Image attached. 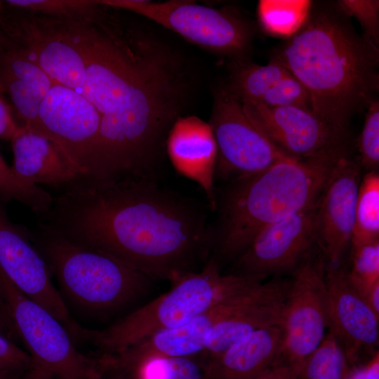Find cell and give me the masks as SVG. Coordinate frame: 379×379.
Instances as JSON below:
<instances>
[{"mask_svg": "<svg viewBox=\"0 0 379 379\" xmlns=\"http://www.w3.org/2000/svg\"><path fill=\"white\" fill-rule=\"evenodd\" d=\"M198 79L194 65L171 42L150 26L121 17L89 57L82 88L101 117L96 166L116 175L156 168Z\"/></svg>", "mask_w": 379, "mask_h": 379, "instance_id": "1", "label": "cell"}, {"mask_svg": "<svg viewBox=\"0 0 379 379\" xmlns=\"http://www.w3.org/2000/svg\"><path fill=\"white\" fill-rule=\"evenodd\" d=\"M38 218L37 226L72 244L171 284L200 271L213 251V233L201 208L153 179L80 178Z\"/></svg>", "mask_w": 379, "mask_h": 379, "instance_id": "2", "label": "cell"}, {"mask_svg": "<svg viewBox=\"0 0 379 379\" xmlns=\"http://www.w3.org/2000/svg\"><path fill=\"white\" fill-rule=\"evenodd\" d=\"M350 20L335 1L312 2L302 27L270 60L307 88L315 116L343 131L379 91V48Z\"/></svg>", "mask_w": 379, "mask_h": 379, "instance_id": "3", "label": "cell"}, {"mask_svg": "<svg viewBox=\"0 0 379 379\" xmlns=\"http://www.w3.org/2000/svg\"><path fill=\"white\" fill-rule=\"evenodd\" d=\"M340 158L289 159L235 178L222 201L213 234L212 257L220 267L234 261L262 228L317 202Z\"/></svg>", "mask_w": 379, "mask_h": 379, "instance_id": "4", "label": "cell"}, {"mask_svg": "<svg viewBox=\"0 0 379 379\" xmlns=\"http://www.w3.org/2000/svg\"><path fill=\"white\" fill-rule=\"evenodd\" d=\"M30 239L60 289L74 305L98 317L116 314L150 291L152 280L103 253L36 227Z\"/></svg>", "mask_w": 379, "mask_h": 379, "instance_id": "5", "label": "cell"}, {"mask_svg": "<svg viewBox=\"0 0 379 379\" xmlns=\"http://www.w3.org/2000/svg\"><path fill=\"white\" fill-rule=\"evenodd\" d=\"M220 269L211 257L200 271L181 278L169 291L109 326L87 329L84 341L95 347L96 354L115 352L152 333L187 324L262 282L223 274Z\"/></svg>", "mask_w": 379, "mask_h": 379, "instance_id": "6", "label": "cell"}, {"mask_svg": "<svg viewBox=\"0 0 379 379\" xmlns=\"http://www.w3.org/2000/svg\"><path fill=\"white\" fill-rule=\"evenodd\" d=\"M99 1L149 20L229 62L251 60L256 27L235 8H214L189 0Z\"/></svg>", "mask_w": 379, "mask_h": 379, "instance_id": "7", "label": "cell"}, {"mask_svg": "<svg viewBox=\"0 0 379 379\" xmlns=\"http://www.w3.org/2000/svg\"><path fill=\"white\" fill-rule=\"evenodd\" d=\"M0 293L13 333L33 364L56 379H100L97 357L86 355L65 327L22 293L0 270Z\"/></svg>", "mask_w": 379, "mask_h": 379, "instance_id": "8", "label": "cell"}, {"mask_svg": "<svg viewBox=\"0 0 379 379\" xmlns=\"http://www.w3.org/2000/svg\"><path fill=\"white\" fill-rule=\"evenodd\" d=\"M326 260L317 244L292 272L281 326L283 342L274 364L290 368L295 378L324 340L328 326Z\"/></svg>", "mask_w": 379, "mask_h": 379, "instance_id": "9", "label": "cell"}, {"mask_svg": "<svg viewBox=\"0 0 379 379\" xmlns=\"http://www.w3.org/2000/svg\"><path fill=\"white\" fill-rule=\"evenodd\" d=\"M72 25L69 20L5 4L0 16L2 33L22 48L55 83L81 93L86 65Z\"/></svg>", "mask_w": 379, "mask_h": 379, "instance_id": "10", "label": "cell"}, {"mask_svg": "<svg viewBox=\"0 0 379 379\" xmlns=\"http://www.w3.org/2000/svg\"><path fill=\"white\" fill-rule=\"evenodd\" d=\"M213 100L208 124L217 145L215 174L224 178L231 175L237 178L294 159L279 149L254 125L225 82L214 88Z\"/></svg>", "mask_w": 379, "mask_h": 379, "instance_id": "11", "label": "cell"}, {"mask_svg": "<svg viewBox=\"0 0 379 379\" xmlns=\"http://www.w3.org/2000/svg\"><path fill=\"white\" fill-rule=\"evenodd\" d=\"M241 104L254 125L294 159L340 158L353 154L351 132L330 126L312 111L295 107H269L258 102Z\"/></svg>", "mask_w": 379, "mask_h": 379, "instance_id": "12", "label": "cell"}, {"mask_svg": "<svg viewBox=\"0 0 379 379\" xmlns=\"http://www.w3.org/2000/svg\"><path fill=\"white\" fill-rule=\"evenodd\" d=\"M0 270L22 293L53 315L75 342L79 341L84 328L71 316L29 230L9 219L1 201Z\"/></svg>", "mask_w": 379, "mask_h": 379, "instance_id": "13", "label": "cell"}, {"mask_svg": "<svg viewBox=\"0 0 379 379\" xmlns=\"http://www.w3.org/2000/svg\"><path fill=\"white\" fill-rule=\"evenodd\" d=\"M319 201L259 231L234 260L230 274L262 281L273 274L293 272L317 244Z\"/></svg>", "mask_w": 379, "mask_h": 379, "instance_id": "14", "label": "cell"}, {"mask_svg": "<svg viewBox=\"0 0 379 379\" xmlns=\"http://www.w3.org/2000/svg\"><path fill=\"white\" fill-rule=\"evenodd\" d=\"M38 120L41 135L58 144L84 176L100 128L101 117L93 105L74 89L55 83L40 104Z\"/></svg>", "mask_w": 379, "mask_h": 379, "instance_id": "15", "label": "cell"}, {"mask_svg": "<svg viewBox=\"0 0 379 379\" xmlns=\"http://www.w3.org/2000/svg\"><path fill=\"white\" fill-rule=\"evenodd\" d=\"M329 331L351 367L364 355L375 354L379 338V316L348 280L343 263L326 264Z\"/></svg>", "mask_w": 379, "mask_h": 379, "instance_id": "16", "label": "cell"}, {"mask_svg": "<svg viewBox=\"0 0 379 379\" xmlns=\"http://www.w3.org/2000/svg\"><path fill=\"white\" fill-rule=\"evenodd\" d=\"M361 167L354 155L334 165L321 192L317 211V245L327 264L338 265L350 246Z\"/></svg>", "mask_w": 379, "mask_h": 379, "instance_id": "17", "label": "cell"}, {"mask_svg": "<svg viewBox=\"0 0 379 379\" xmlns=\"http://www.w3.org/2000/svg\"><path fill=\"white\" fill-rule=\"evenodd\" d=\"M290 279L260 282L239 295L231 311L208 331L201 355L206 361L251 333L281 325Z\"/></svg>", "mask_w": 379, "mask_h": 379, "instance_id": "18", "label": "cell"}, {"mask_svg": "<svg viewBox=\"0 0 379 379\" xmlns=\"http://www.w3.org/2000/svg\"><path fill=\"white\" fill-rule=\"evenodd\" d=\"M54 84L22 48L0 31V91L9 97L19 126L41 135L39 108Z\"/></svg>", "mask_w": 379, "mask_h": 379, "instance_id": "19", "label": "cell"}, {"mask_svg": "<svg viewBox=\"0 0 379 379\" xmlns=\"http://www.w3.org/2000/svg\"><path fill=\"white\" fill-rule=\"evenodd\" d=\"M166 152L175 169L199 184L215 208L217 145L210 124L194 115L180 117L168 133Z\"/></svg>", "mask_w": 379, "mask_h": 379, "instance_id": "20", "label": "cell"}, {"mask_svg": "<svg viewBox=\"0 0 379 379\" xmlns=\"http://www.w3.org/2000/svg\"><path fill=\"white\" fill-rule=\"evenodd\" d=\"M11 142V168L25 182L61 190L83 176L79 166L58 144L25 127H18Z\"/></svg>", "mask_w": 379, "mask_h": 379, "instance_id": "21", "label": "cell"}, {"mask_svg": "<svg viewBox=\"0 0 379 379\" xmlns=\"http://www.w3.org/2000/svg\"><path fill=\"white\" fill-rule=\"evenodd\" d=\"M281 325L256 330L207 361L208 379H245L273 365L283 342Z\"/></svg>", "mask_w": 379, "mask_h": 379, "instance_id": "22", "label": "cell"}, {"mask_svg": "<svg viewBox=\"0 0 379 379\" xmlns=\"http://www.w3.org/2000/svg\"><path fill=\"white\" fill-rule=\"evenodd\" d=\"M100 379H208L207 361L192 357L95 354Z\"/></svg>", "mask_w": 379, "mask_h": 379, "instance_id": "23", "label": "cell"}, {"mask_svg": "<svg viewBox=\"0 0 379 379\" xmlns=\"http://www.w3.org/2000/svg\"><path fill=\"white\" fill-rule=\"evenodd\" d=\"M230 310L226 300L183 325L152 333L115 352L131 357H192L201 354L211 328Z\"/></svg>", "mask_w": 379, "mask_h": 379, "instance_id": "24", "label": "cell"}, {"mask_svg": "<svg viewBox=\"0 0 379 379\" xmlns=\"http://www.w3.org/2000/svg\"><path fill=\"white\" fill-rule=\"evenodd\" d=\"M228 77L224 81L232 94L241 103L260 101L275 83L291 74L284 67L269 62L258 65L251 60L228 62Z\"/></svg>", "mask_w": 379, "mask_h": 379, "instance_id": "25", "label": "cell"}, {"mask_svg": "<svg viewBox=\"0 0 379 379\" xmlns=\"http://www.w3.org/2000/svg\"><path fill=\"white\" fill-rule=\"evenodd\" d=\"M379 240V174L367 172L361 179L350 247Z\"/></svg>", "mask_w": 379, "mask_h": 379, "instance_id": "26", "label": "cell"}, {"mask_svg": "<svg viewBox=\"0 0 379 379\" xmlns=\"http://www.w3.org/2000/svg\"><path fill=\"white\" fill-rule=\"evenodd\" d=\"M311 1H260L258 18L262 29L270 34L286 37L293 35L305 22Z\"/></svg>", "mask_w": 379, "mask_h": 379, "instance_id": "27", "label": "cell"}, {"mask_svg": "<svg viewBox=\"0 0 379 379\" xmlns=\"http://www.w3.org/2000/svg\"><path fill=\"white\" fill-rule=\"evenodd\" d=\"M352 373L343 350L327 331L321 344L303 364L297 379H349Z\"/></svg>", "mask_w": 379, "mask_h": 379, "instance_id": "28", "label": "cell"}, {"mask_svg": "<svg viewBox=\"0 0 379 379\" xmlns=\"http://www.w3.org/2000/svg\"><path fill=\"white\" fill-rule=\"evenodd\" d=\"M10 8L74 21L93 22L102 4L94 0H7Z\"/></svg>", "mask_w": 379, "mask_h": 379, "instance_id": "29", "label": "cell"}, {"mask_svg": "<svg viewBox=\"0 0 379 379\" xmlns=\"http://www.w3.org/2000/svg\"><path fill=\"white\" fill-rule=\"evenodd\" d=\"M53 197L40 186L19 179L0 155V201H16L29 208L37 217L51 208Z\"/></svg>", "mask_w": 379, "mask_h": 379, "instance_id": "30", "label": "cell"}, {"mask_svg": "<svg viewBox=\"0 0 379 379\" xmlns=\"http://www.w3.org/2000/svg\"><path fill=\"white\" fill-rule=\"evenodd\" d=\"M346 272L352 286L365 299L379 282V240L351 247V267Z\"/></svg>", "mask_w": 379, "mask_h": 379, "instance_id": "31", "label": "cell"}, {"mask_svg": "<svg viewBox=\"0 0 379 379\" xmlns=\"http://www.w3.org/2000/svg\"><path fill=\"white\" fill-rule=\"evenodd\" d=\"M258 102L269 107H295L312 111L308 90L291 74L271 86Z\"/></svg>", "mask_w": 379, "mask_h": 379, "instance_id": "32", "label": "cell"}, {"mask_svg": "<svg viewBox=\"0 0 379 379\" xmlns=\"http://www.w3.org/2000/svg\"><path fill=\"white\" fill-rule=\"evenodd\" d=\"M357 147L358 160L367 172L377 171L379 166V100H373L366 109L361 132Z\"/></svg>", "mask_w": 379, "mask_h": 379, "instance_id": "33", "label": "cell"}, {"mask_svg": "<svg viewBox=\"0 0 379 379\" xmlns=\"http://www.w3.org/2000/svg\"><path fill=\"white\" fill-rule=\"evenodd\" d=\"M335 4L345 15L354 18L361 26L362 34L378 46V0H340Z\"/></svg>", "mask_w": 379, "mask_h": 379, "instance_id": "34", "label": "cell"}, {"mask_svg": "<svg viewBox=\"0 0 379 379\" xmlns=\"http://www.w3.org/2000/svg\"><path fill=\"white\" fill-rule=\"evenodd\" d=\"M32 366L33 362L27 352L0 330V369L20 372Z\"/></svg>", "mask_w": 379, "mask_h": 379, "instance_id": "35", "label": "cell"}, {"mask_svg": "<svg viewBox=\"0 0 379 379\" xmlns=\"http://www.w3.org/2000/svg\"><path fill=\"white\" fill-rule=\"evenodd\" d=\"M18 127L13 117L12 107L0 91V139L11 141Z\"/></svg>", "mask_w": 379, "mask_h": 379, "instance_id": "36", "label": "cell"}, {"mask_svg": "<svg viewBox=\"0 0 379 379\" xmlns=\"http://www.w3.org/2000/svg\"><path fill=\"white\" fill-rule=\"evenodd\" d=\"M245 379H296L290 368L273 364L266 369Z\"/></svg>", "mask_w": 379, "mask_h": 379, "instance_id": "37", "label": "cell"}, {"mask_svg": "<svg viewBox=\"0 0 379 379\" xmlns=\"http://www.w3.org/2000/svg\"><path fill=\"white\" fill-rule=\"evenodd\" d=\"M355 379H379V357L377 352L361 371L354 372Z\"/></svg>", "mask_w": 379, "mask_h": 379, "instance_id": "38", "label": "cell"}, {"mask_svg": "<svg viewBox=\"0 0 379 379\" xmlns=\"http://www.w3.org/2000/svg\"><path fill=\"white\" fill-rule=\"evenodd\" d=\"M14 379H56L48 373L37 366H33L19 373Z\"/></svg>", "mask_w": 379, "mask_h": 379, "instance_id": "39", "label": "cell"}, {"mask_svg": "<svg viewBox=\"0 0 379 379\" xmlns=\"http://www.w3.org/2000/svg\"><path fill=\"white\" fill-rule=\"evenodd\" d=\"M365 300L372 310L379 316V282L375 284L369 291Z\"/></svg>", "mask_w": 379, "mask_h": 379, "instance_id": "40", "label": "cell"}, {"mask_svg": "<svg viewBox=\"0 0 379 379\" xmlns=\"http://www.w3.org/2000/svg\"><path fill=\"white\" fill-rule=\"evenodd\" d=\"M20 372L0 369V379H14Z\"/></svg>", "mask_w": 379, "mask_h": 379, "instance_id": "41", "label": "cell"}, {"mask_svg": "<svg viewBox=\"0 0 379 379\" xmlns=\"http://www.w3.org/2000/svg\"><path fill=\"white\" fill-rule=\"evenodd\" d=\"M0 317L4 321H7V319H8L7 314H6L5 305L2 300L1 293H0Z\"/></svg>", "mask_w": 379, "mask_h": 379, "instance_id": "42", "label": "cell"}, {"mask_svg": "<svg viewBox=\"0 0 379 379\" xmlns=\"http://www.w3.org/2000/svg\"><path fill=\"white\" fill-rule=\"evenodd\" d=\"M0 330L1 331H3L4 333L5 332V330H7V328H6L4 323L1 320V317H0Z\"/></svg>", "mask_w": 379, "mask_h": 379, "instance_id": "43", "label": "cell"}, {"mask_svg": "<svg viewBox=\"0 0 379 379\" xmlns=\"http://www.w3.org/2000/svg\"><path fill=\"white\" fill-rule=\"evenodd\" d=\"M4 1H0V16L4 11Z\"/></svg>", "mask_w": 379, "mask_h": 379, "instance_id": "44", "label": "cell"}, {"mask_svg": "<svg viewBox=\"0 0 379 379\" xmlns=\"http://www.w3.org/2000/svg\"><path fill=\"white\" fill-rule=\"evenodd\" d=\"M349 379H355V378H354V372L352 373V375H350V377L349 378Z\"/></svg>", "mask_w": 379, "mask_h": 379, "instance_id": "45", "label": "cell"}]
</instances>
